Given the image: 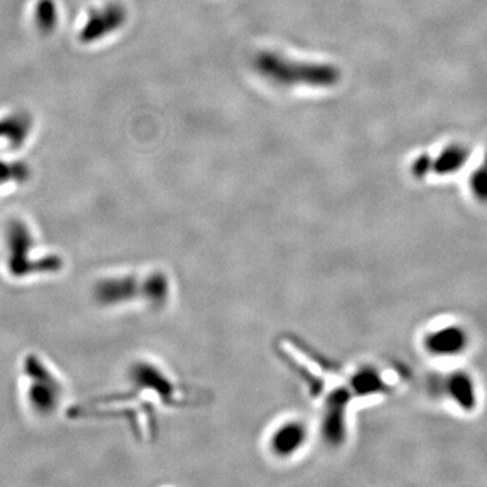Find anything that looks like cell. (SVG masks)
<instances>
[{
    "label": "cell",
    "mask_w": 487,
    "mask_h": 487,
    "mask_svg": "<svg viewBox=\"0 0 487 487\" xmlns=\"http://www.w3.org/2000/svg\"><path fill=\"white\" fill-rule=\"evenodd\" d=\"M252 64L260 77L283 88H331L341 80V70L333 64L295 60L272 50L259 52Z\"/></svg>",
    "instance_id": "obj_1"
},
{
    "label": "cell",
    "mask_w": 487,
    "mask_h": 487,
    "mask_svg": "<svg viewBox=\"0 0 487 487\" xmlns=\"http://www.w3.org/2000/svg\"><path fill=\"white\" fill-rule=\"evenodd\" d=\"M33 121L25 112H14L0 118V139H4L11 148H21L28 139Z\"/></svg>",
    "instance_id": "obj_7"
},
{
    "label": "cell",
    "mask_w": 487,
    "mask_h": 487,
    "mask_svg": "<svg viewBox=\"0 0 487 487\" xmlns=\"http://www.w3.org/2000/svg\"><path fill=\"white\" fill-rule=\"evenodd\" d=\"M470 159V149L461 144H452L439 154H421L413 161L410 172L416 179L428 176L454 175L466 166Z\"/></svg>",
    "instance_id": "obj_3"
},
{
    "label": "cell",
    "mask_w": 487,
    "mask_h": 487,
    "mask_svg": "<svg viewBox=\"0 0 487 487\" xmlns=\"http://www.w3.org/2000/svg\"><path fill=\"white\" fill-rule=\"evenodd\" d=\"M429 391L464 412H473L478 405V390L473 378L464 371L434 374L429 378Z\"/></svg>",
    "instance_id": "obj_2"
},
{
    "label": "cell",
    "mask_w": 487,
    "mask_h": 487,
    "mask_svg": "<svg viewBox=\"0 0 487 487\" xmlns=\"http://www.w3.org/2000/svg\"><path fill=\"white\" fill-rule=\"evenodd\" d=\"M30 175L28 167L22 161H3L0 160V187L10 181H26Z\"/></svg>",
    "instance_id": "obj_10"
},
{
    "label": "cell",
    "mask_w": 487,
    "mask_h": 487,
    "mask_svg": "<svg viewBox=\"0 0 487 487\" xmlns=\"http://www.w3.org/2000/svg\"><path fill=\"white\" fill-rule=\"evenodd\" d=\"M307 436L309 429L305 421L302 422L295 418L284 419L268 434L269 452L277 458H292L305 446Z\"/></svg>",
    "instance_id": "obj_5"
},
{
    "label": "cell",
    "mask_w": 487,
    "mask_h": 487,
    "mask_svg": "<svg viewBox=\"0 0 487 487\" xmlns=\"http://www.w3.org/2000/svg\"><path fill=\"white\" fill-rule=\"evenodd\" d=\"M127 19L125 6L117 1L95 7L90 11L80 28L79 38L84 43L100 41L122 28Z\"/></svg>",
    "instance_id": "obj_4"
},
{
    "label": "cell",
    "mask_w": 487,
    "mask_h": 487,
    "mask_svg": "<svg viewBox=\"0 0 487 487\" xmlns=\"http://www.w3.org/2000/svg\"><path fill=\"white\" fill-rule=\"evenodd\" d=\"M469 334L463 326L446 325L427 334L422 346L432 356L451 358L463 353L469 347Z\"/></svg>",
    "instance_id": "obj_6"
},
{
    "label": "cell",
    "mask_w": 487,
    "mask_h": 487,
    "mask_svg": "<svg viewBox=\"0 0 487 487\" xmlns=\"http://www.w3.org/2000/svg\"><path fill=\"white\" fill-rule=\"evenodd\" d=\"M470 191L479 203H487V151L481 166L470 178Z\"/></svg>",
    "instance_id": "obj_9"
},
{
    "label": "cell",
    "mask_w": 487,
    "mask_h": 487,
    "mask_svg": "<svg viewBox=\"0 0 487 487\" xmlns=\"http://www.w3.org/2000/svg\"><path fill=\"white\" fill-rule=\"evenodd\" d=\"M58 7L56 0H38L36 4V25L43 34H50L58 25Z\"/></svg>",
    "instance_id": "obj_8"
}]
</instances>
